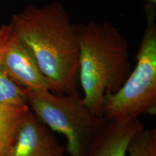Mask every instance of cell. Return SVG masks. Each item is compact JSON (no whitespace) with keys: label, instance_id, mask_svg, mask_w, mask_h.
Masks as SVG:
<instances>
[{"label":"cell","instance_id":"obj_5","mask_svg":"<svg viewBox=\"0 0 156 156\" xmlns=\"http://www.w3.org/2000/svg\"><path fill=\"white\" fill-rule=\"evenodd\" d=\"M0 69L27 90H50L30 50L10 23L0 27Z\"/></svg>","mask_w":156,"mask_h":156},{"label":"cell","instance_id":"obj_6","mask_svg":"<svg viewBox=\"0 0 156 156\" xmlns=\"http://www.w3.org/2000/svg\"><path fill=\"white\" fill-rule=\"evenodd\" d=\"M65 151L47 126L29 109L19 123L5 156H64Z\"/></svg>","mask_w":156,"mask_h":156},{"label":"cell","instance_id":"obj_7","mask_svg":"<svg viewBox=\"0 0 156 156\" xmlns=\"http://www.w3.org/2000/svg\"><path fill=\"white\" fill-rule=\"evenodd\" d=\"M144 127L140 117L105 119L83 156H127L132 138Z\"/></svg>","mask_w":156,"mask_h":156},{"label":"cell","instance_id":"obj_2","mask_svg":"<svg viewBox=\"0 0 156 156\" xmlns=\"http://www.w3.org/2000/svg\"><path fill=\"white\" fill-rule=\"evenodd\" d=\"M76 28L83 102L93 114L103 118L104 95L118 91L132 73L129 43L109 21L91 20Z\"/></svg>","mask_w":156,"mask_h":156},{"label":"cell","instance_id":"obj_11","mask_svg":"<svg viewBox=\"0 0 156 156\" xmlns=\"http://www.w3.org/2000/svg\"><path fill=\"white\" fill-rule=\"evenodd\" d=\"M148 2L153 4V5H155L156 3V0H148Z\"/></svg>","mask_w":156,"mask_h":156},{"label":"cell","instance_id":"obj_3","mask_svg":"<svg viewBox=\"0 0 156 156\" xmlns=\"http://www.w3.org/2000/svg\"><path fill=\"white\" fill-rule=\"evenodd\" d=\"M144 11L146 25L136 54V67L118 91L104 95L102 116L106 120L156 113L155 5L148 2Z\"/></svg>","mask_w":156,"mask_h":156},{"label":"cell","instance_id":"obj_9","mask_svg":"<svg viewBox=\"0 0 156 156\" xmlns=\"http://www.w3.org/2000/svg\"><path fill=\"white\" fill-rule=\"evenodd\" d=\"M0 104L12 107L28 106L27 90L17 85L0 69Z\"/></svg>","mask_w":156,"mask_h":156},{"label":"cell","instance_id":"obj_1","mask_svg":"<svg viewBox=\"0 0 156 156\" xmlns=\"http://www.w3.org/2000/svg\"><path fill=\"white\" fill-rule=\"evenodd\" d=\"M10 24L34 56L55 93L76 92L79 44L76 25L58 2L29 5L13 15Z\"/></svg>","mask_w":156,"mask_h":156},{"label":"cell","instance_id":"obj_4","mask_svg":"<svg viewBox=\"0 0 156 156\" xmlns=\"http://www.w3.org/2000/svg\"><path fill=\"white\" fill-rule=\"evenodd\" d=\"M29 108L47 127L62 134L70 156H83L105 119L93 114L77 91L55 93L48 90H27Z\"/></svg>","mask_w":156,"mask_h":156},{"label":"cell","instance_id":"obj_8","mask_svg":"<svg viewBox=\"0 0 156 156\" xmlns=\"http://www.w3.org/2000/svg\"><path fill=\"white\" fill-rule=\"evenodd\" d=\"M29 107H12L0 104V156H5L17 126Z\"/></svg>","mask_w":156,"mask_h":156},{"label":"cell","instance_id":"obj_10","mask_svg":"<svg viewBox=\"0 0 156 156\" xmlns=\"http://www.w3.org/2000/svg\"><path fill=\"white\" fill-rule=\"evenodd\" d=\"M129 156H156V129L144 127L132 138L128 147Z\"/></svg>","mask_w":156,"mask_h":156}]
</instances>
